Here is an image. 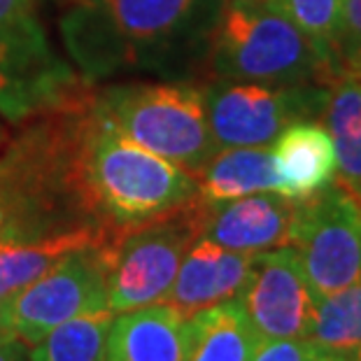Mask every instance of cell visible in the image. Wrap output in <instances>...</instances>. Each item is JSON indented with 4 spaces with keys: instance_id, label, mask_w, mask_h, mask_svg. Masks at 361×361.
<instances>
[{
    "instance_id": "cell-1",
    "label": "cell",
    "mask_w": 361,
    "mask_h": 361,
    "mask_svg": "<svg viewBox=\"0 0 361 361\" xmlns=\"http://www.w3.org/2000/svg\"><path fill=\"white\" fill-rule=\"evenodd\" d=\"M96 87L14 121L0 142V240H35L78 228H110L87 180ZM114 231V228H112Z\"/></svg>"
},
{
    "instance_id": "cell-2",
    "label": "cell",
    "mask_w": 361,
    "mask_h": 361,
    "mask_svg": "<svg viewBox=\"0 0 361 361\" xmlns=\"http://www.w3.org/2000/svg\"><path fill=\"white\" fill-rule=\"evenodd\" d=\"M221 0H75L59 21L61 40L84 82L184 80L205 63Z\"/></svg>"
},
{
    "instance_id": "cell-3",
    "label": "cell",
    "mask_w": 361,
    "mask_h": 361,
    "mask_svg": "<svg viewBox=\"0 0 361 361\" xmlns=\"http://www.w3.org/2000/svg\"><path fill=\"white\" fill-rule=\"evenodd\" d=\"M205 66L214 80L331 84L336 71L271 0H221L207 37Z\"/></svg>"
},
{
    "instance_id": "cell-4",
    "label": "cell",
    "mask_w": 361,
    "mask_h": 361,
    "mask_svg": "<svg viewBox=\"0 0 361 361\" xmlns=\"http://www.w3.org/2000/svg\"><path fill=\"white\" fill-rule=\"evenodd\" d=\"M96 107L130 142L198 175L217 154L205 91L189 80H133L96 89Z\"/></svg>"
},
{
    "instance_id": "cell-5",
    "label": "cell",
    "mask_w": 361,
    "mask_h": 361,
    "mask_svg": "<svg viewBox=\"0 0 361 361\" xmlns=\"http://www.w3.org/2000/svg\"><path fill=\"white\" fill-rule=\"evenodd\" d=\"M87 180L98 214L114 231L147 221L198 196L194 173L130 142L107 124L101 112L89 137Z\"/></svg>"
},
{
    "instance_id": "cell-6",
    "label": "cell",
    "mask_w": 361,
    "mask_h": 361,
    "mask_svg": "<svg viewBox=\"0 0 361 361\" xmlns=\"http://www.w3.org/2000/svg\"><path fill=\"white\" fill-rule=\"evenodd\" d=\"M210 203L189 198L140 224L117 228L105 243L107 308L114 314L164 303L189 247L203 235Z\"/></svg>"
},
{
    "instance_id": "cell-7",
    "label": "cell",
    "mask_w": 361,
    "mask_h": 361,
    "mask_svg": "<svg viewBox=\"0 0 361 361\" xmlns=\"http://www.w3.org/2000/svg\"><path fill=\"white\" fill-rule=\"evenodd\" d=\"M87 84L54 51L37 0H0V114L10 124Z\"/></svg>"
},
{
    "instance_id": "cell-8",
    "label": "cell",
    "mask_w": 361,
    "mask_h": 361,
    "mask_svg": "<svg viewBox=\"0 0 361 361\" xmlns=\"http://www.w3.org/2000/svg\"><path fill=\"white\" fill-rule=\"evenodd\" d=\"M289 247L314 298L361 284V196L336 178L296 203Z\"/></svg>"
},
{
    "instance_id": "cell-9",
    "label": "cell",
    "mask_w": 361,
    "mask_h": 361,
    "mask_svg": "<svg viewBox=\"0 0 361 361\" xmlns=\"http://www.w3.org/2000/svg\"><path fill=\"white\" fill-rule=\"evenodd\" d=\"M207 121L217 149L271 147L294 121L319 119L329 84H266L214 80L203 87Z\"/></svg>"
},
{
    "instance_id": "cell-10",
    "label": "cell",
    "mask_w": 361,
    "mask_h": 361,
    "mask_svg": "<svg viewBox=\"0 0 361 361\" xmlns=\"http://www.w3.org/2000/svg\"><path fill=\"white\" fill-rule=\"evenodd\" d=\"M103 247L73 252L28 287L0 303V329L35 345L84 312L107 308Z\"/></svg>"
},
{
    "instance_id": "cell-11",
    "label": "cell",
    "mask_w": 361,
    "mask_h": 361,
    "mask_svg": "<svg viewBox=\"0 0 361 361\" xmlns=\"http://www.w3.org/2000/svg\"><path fill=\"white\" fill-rule=\"evenodd\" d=\"M238 301L261 341L310 334L314 296L296 250L289 245L255 255L250 280Z\"/></svg>"
},
{
    "instance_id": "cell-12",
    "label": "cell",
    "mask_w": 361,
    "mask_h": 361,
    "mask_svg": "<svg viewBox=\"0 0 361 361\" xmlns=\"http://www.w3.org/2000/svg\"><path fill=\"white\" fill-rule=\"evenodd\" d=\"M296 203V198H287L278 191L210 203L201 238L243 255L287 247L294 231Z\"/></svg>"
},
{
    "instance_id": "cell-13",
    "label": "cell",
    "mask_w": 361,
    "mask_h": 361,
    "mask_svg": "<svg viewBox=\"0 0 361 361\" xmlns=\"http://www.w3.org/2000/svg\"><path fill=\"white\" fill-rule=\"evenodd\" d=\"M255 255L219 247L205 238L191 245L164 303L182 314H194L243 294Z\"/></svg>"
},
{
    "instance_id": "cell-14",
    "label": "cell",
    "mask_w": 361,
    "mask_h": 361,
    "mask_svg": "<svg viewBox=\"0 0 361 361\" xmlns=\"http://www.w3.org/2000/svg\"><path fill=\"white\" fill-rule=\"evenodd\" d=\"M191 319L168 303L114 314L105 361H187Z\"/></svg>"
},
{
    "instance_id": "cell-15",
    "label": "cell",
    "mask_w": 361,
    "mask_h": 361,
    "mask_svg": "<svg viewBox=\"0 0 361 361\" xmlns=\"http://www.w3.org/2000/svg\"><path fill=\"white\" fill-rule=\"evenodd\" d=\"M271 154L280 194L287 198H308L336 178L334 140L317 119L289 124L271 142Z\"/></svg>"
},
{
    "instance_id": "cell-16",
    "label": "cell",
    "mask_w": 361,
    "mask_h": 361,
    "mask_svg": "<svg viewBox=\"0 0 361 361\" xmlns=\"http://www.w3.org/2000/svg\"><path fill=\"white\" fill-rule=\"evenodd\" d=\"M112 233V228H78L35 240H0V303L35 282L63 257L101 247Z\"/></svg>"
},
{
    "instance_id": "cell-17",
    "label": "cell",
    "mask_w": 361,
    "mask_h": 361,
    "mask_svg": "<svg viewBox=\"0 0 361 361\" xmlns=\"http://www.w3.org/2000/svg\"><path fill=\"white\" fill-rule=\"evenodd\" d=\"M198 196L207 203H224L261 191H278L280 182L271 149L226 147L217 149L203 171L196 175Z\"/></svg>"
},
{
    "instance_id": "cell-18",
    "label": "cell",
    "mask_w": 361,
    "mask_h": 361,
    "mask_svg": "<svg viewBox=\"0 0 361 361\" xmlns=\"http://www.w3.org/2000/svg\"><path fill=\"white\" fill-rule=\"evenodd\" d=\"M322 119L334 140L336 180L361 196V78L355 66H345L329 84Z\"/></svg>"
},
{
    "instance_id": "cell-19",
    "label": "cell",
    "mask_w": 361,
    "mask_h": 361,
    "mask_svg": "<svg viewBox=\"0 0 361 361\" xmlns=\"http://www.w3.org/2000/svg\"><path fill=\"white\" fill-rule=\"evenodd\" d=\"M191 350L187 361H250L261 343L238 298L189 314Z\"/></svg>"
},
{
    "instance_id": "cell-20",
    "label": "cell",
    "mask_w": 361,
    "mask_h": 361,
    "mask_svg": "<svg viewBox=\"0 0 361 361\" xmlns=\"http://www.w3.org/2000/svg\"><path fill=\"white\" fill-rule=\"evenodd\" d=\"M112 319L110 308L68 319L33 345L30 361H105Z\"/></svg>"
},
{
    "instance_id": "cell-21",
    "label": "cell",
    "mask_w": 361,
    "mask_h": 361,
    "mask_svg": "<svg viewBox=\"0 0 361 361\" xmlns=\"http://www.w3.org/2000/svg\"><path fill=\"white\" fill-rule=\"evenodd\" d=\"M308 338L324 350L361 348V284L314 298Z\"/></svg>"
},
{
    "instance_id": "cell-22",
    "label": "cell",
    "mask_w": 361,
    "mask_h": 361,
    "mask_svg": "<svg viewBox=\"0 0 361 361\" xmlns=\"http://www.w3.org/2000/svg\"><path fill=\"white\" fill-rule=\"evenodd\" d=\"M271 3L303 30L336 75L343 71L345 66L338 56L341 0H271Z\"/></svg>"
},
{
    "instance_id": "cell-23",
    "label": "cell",
    "mask_w": 361,
    "mask_h": 361,
    "mask_svg": "<svg viewBox=\"0 0 361 361\" xmlns=\"http://www.w3.org/2000/svg\"><path fill=\"white\" fill-rule=\"evenodd\" d=\"M322 350L310 338H271L257 345L250 361H314Z\"/></svg>"
},
{
    "instance_id": "cell-24",
    "label": "cell",
    "mask_w": 361,
    "mask_h": 361,
    "mask_svg": "<svg viewBox=\"0 0 361 361\" xmlns=\"http://www.w3.org/2000/svg\"><path fill=\"white\" fill-rule=\"evenodd\" d=\"M361 54V0H341V35L338 56L343 66H352Z\"/></svg>"
},
{
    "instance_id": "cell-25",
    "label": "cell",
    "mask_w": 361,
    "mask_h": 361,
    "mask_svg": "<svg viewBox=\"0 0 361 361\" xmlns=\"http://www.w3.org/2000/svg\"><path fill=\"white\" fill-rule=\"evenodd\" d=\"M21 350H24V343L14 334L0 329V361H19Z\"/></svg>"
},
{
    "instance_id": "cell-26",
    "label": "cell",
    "mask_w": 361,
    "mask_h": 361,
    "mask_svg": "<svg viewBox=\"0 0 361 361\" xmlns=\"http://www.w3.org/2000/svg\"><path fill=\"white\" fill-rule=\"evenodd\" d=\"M314 361H357V350H322Z\"/></svg>"
},
{
    "instance_id": "cell-27",
    "label": "cell",
    "mask_w": 361,
    "mask_h": 361,
    "mask_svg": "<svg viewBox=\"0 0 361 361\" xmlns=\"http://www.w3.org/2000/svg\"><path fill=\"white\" fill-rule=\"evenodd\" d=\"M352 66L357 68V73H359V78H361V54H359V56L355 59V63H352Z\"/></svg>"
},
{
    "instance_id": "cell-28",
    "label": "cell",
    "mask_w": 361,
    "mask_h": 361,
    "mask_svg": "<svg viewBox=\"0 0 361 361\" xmlns=\"http://www.w3.org/2000/svg\"><path fill=\"white\" fill-rule=\"evenodd\" d=\"M357 361H361V348L357 350Z\"/></svg>"
},
{
    "instance_id": "cell-29",
    "label": "cell",
    "mask_w": 361,
    "mask_h": 361,
    "mask_svg": "<svg viewBox=\"0 0 361 361\" xmlns=\"http://www.w3.org/2000/svg\"><path fill=\"white\" fill-rule=\"evenodd\" d=\"M0 142H3V130H0Z\"/></svg>"
}]
</instances>
